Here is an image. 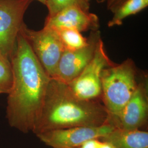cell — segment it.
I'll return each instance as SVG.
<instances>
[{"mask_svg": "<svg viewBox=\"0 0 148 148\" xmlns=\"http://www.w3.org/2000/svg\"><path fill=\"white\" fill-rule=\"evenodd\" d=\"M13 79L10 59L0 53V95L8 94L12 86Z\"/></svg>", "mask_w": 148, "mask_h": 148, "instance_id": "cell-14", "label": "cell"}, {"mask_svg": "<svg viewBox=\"0 0 148 148\" xmlns=\"http://www.w3.org/2000/svg\"><path fill=\"white\" fill-rule=\"evenodd\" d=\"M148 116V80L138 82L133 95L117 116L108 121L115 128L140 130L146 125Z\"/></svg>", "mask_w": 148, "mask_h": 148, "instance_id": "cell-9", "label": "cell"}, {"mask_svg": "<svg viewBox=\"0 0 148 148\" xmlns=\"http://www.w3.org/2000/svg\"><path fill=\"white\" fill-rule=\"evenodd\" d=\"M101 84V101L109 113V121L120 114L137 88V68L134 61L127 58L104 69Z\"/></svg>", "mask_w": 148, "mask_h": 148, "instance_id": "cell-3", "label": "cell"}, {"mask_svg": "<svg viewBox=\"0 0 148 148\" xmlns=\"http://www.w3.org/2000/svg\"><path fill=\"white\" fill-rule=\"evenodd\" d=\"M90 0H47L46 5L47 7L48 16H53L64 9L70 6H77L89 11Z\"/></svg>", "mask_w": 148, "mask_h": 148, "instance_id": "cell-15", "label": "cell"}, {"mask_svg": "<svg viewBox=\"0 0 148 148\" xmlns=\"http://www.w3.org/2000/svg\"><path fill=\"white\" fill-rule=\"evenodd\" d=\"M20 32L46 73L53 78L64 51L57 32L46 27L36 31L29 29L24 23Z\"/></svg>", "mask_w": 148, "mask_h": 148, "instance_id": "cell-4", "label": "cell"}, {"mask_svg": "<svg viewBox=\"0 0 148 148\" xmlns=\"http://www.w3.org/2000/svg\"><path fill=\"white\" fill-rule=\"evenodd\" d=\"M125 1L126 0H108L106 1L107 10L113 13L117 8Z\"/></svg>", "mask_w": 148, "mask_h": 148, "instance_id": "cell-16", "label": "cell"}, {"mask_svg": "<svg viewBox=\"0 0 148 148\" xmlns=\"http://www.w3.org/2000/svg\"><path fill=\"white\" fill-rule=\"evenodd\" d=\"M101 143L99 139H92L85 142L79 148H98Z\"/></svg>", "mask_w": 148, "mask_h": 148, "instance_id": "cell-17", "label": "cell"}, {"mask_svg": "<svg viewBox=\"0 0 148 148\" xmlns=\"http://www.w3.org/2000/svg\"><path fill=\"white\" fill-rule=\"evenodd\" d=\"M143 1H144V2H145L146 4L148 5V0H143Z\"/></svg>", "mask_w": 148, "mask_h": 148, "instance_id": "cell-21", "label": "cell"}, {"mask_svg": "<svg viewBox=\"0 0 148 148\" xmlns=\"http://www.w3.org/2000/svg\"><path fill=\"white\" fill-rule=\"evenodd\" d=\"M98 148H115L111 143L106 142H101Z\"/></svg>", "mask_w": 148, "mask_h": 148, "instance_id": "cell-18", "label": "cell"}, {"mask_svg": "<svg viewBox=\"0 0 148 148\" xmlns=\"http://www.w3.org/2000/svg\"><path fill=\"white\" fill-rule=\"evenodd\" d=\"M148 6L143 0H126L113 13V16L108 23L109 27L120 26L129 16L137 14Z\"/></svg>", "mask_w": 148, "mask_h": 148, "instance_id": "cell-12", "label": "cell"}, {"mask_svg": "<svg viewBox=\"0 0 148 148\" xmlns=\"http://www.w3.org/2000/svg\"><path fill=\"white\" fill-rule=\"evenodd\" d=\"M108 0H95V1L98 3H103L104 2H106Z\"/></svg>", "mask_w": 148, "mask_h": 148, "instance_id": "cell-19", "label": "cell"}, {"mask_svg": "<svg viewBox=\"0 0 148 148\" xmlns=\"http://www.w3.org/2000/svg\"><path fill=\"white\" fill-rule=\"evenodd\" d=\"M115 128L107 123L97 127L79 126L52 130L37 134V137L46 145L53 148H79L92 139H100Z\"/></svg>", "mask_w": 148, "mask_h": 148, "instance_id": "cell-7", "label": "cell"}, {"mask_svg": "<svg viewBox=\"0 0 148 148\" xmlns=\"http://www.w3.org/2000/svg\"><path fill=\"white\" fill-rule=\"evenodd\" d=\"M99 140L111 143L115 148H148V132L140 130L114 128Z\"/></svg>", "mask_w": 148, "mask_h": 148, "instance_id": "cell-11", "label": "cell"}, {"mask_svg": "<svg viewBox=\"0 0 148 148\" xmlns=\"http://www.w3.org/2000/svg\"><path fill=\"white\" fill-rule=\"evenodd\" d=\"M109 116L101 101L81 99L74 95L66 84L51 78L32 132L36 135L71 127L100 126L108 123Z\"/></svg>", "mask_w": 148, "mask_h": 148, "instance_id": "cell-2", "label": "cell"}, {"mask_svg": "<svg viewBox=\"0 0 148 148\" xmlns=\"http://www.w3.org/2000/svg\"><path fill=\"white\" fill-rule=\"evenodd\" d=\"M114 64L109 58L101 39L90 63L78 76L67 84L69 89L81 99L101 101L102 71Z\"/></svg>", "mask_w": 148, "mask_h": 148, "instance_id": "cell-5", "label": "cell"}, {"mask_svg": "<svg viewBox=\"0 0 148 148\" xmlns=\"http://www.w3.org/2000/svg\"><path fill=\"white\" fill-rule=\"evenodd\" d=\"M33 0H0V53L11 59L24 16Z\"/></svg>", "mask_w": 148, "mask_h": 148, "instance_id": "cell-6", "label": "cell"}, {"mask_svg": "<svg viewBox=\"0 0 148 148\" xmlns=\"http://www.w3.org/2000/svg\"><path fill=\"white\" fill-rule=\"evenodd\" d=\"M101 39L99 30L92 31L85 47L75 51L64 50L53 78L67 84L78 76L93 58Z\"/></svg>", "mask_w": 148, "mask_h": 148, "instance_id": "cell-8", "label": "cell"}, {"mask_svg": "<svg viewBox=\"0 0 148 148\" xmlns=\"http://www.w3.org/2000/svg\"><path fill=\"white\" fill-rule=\"evenodd\" d=\"M36 1H38V2H41V3H42L43 5H46V2L47 0H36Z\"/></svg>", "mask_w": 148, "mask_h": 148, "instance_id": "cell-20", "label": "cell"}, {"mask_svg": "<svg viewBox=\"0 0 148 148\" xmlns=\"http://www.w3.org/2000/svg\"><path fill=\"white\" fill-rule=\"evenodd\" d=\"M64 50L75 51L85 47L88 42L87 38L74 29H62L57 31Z\"/></svg>", "mask_w": 148, "mask_h": 148, "instance_id": "cell-13", "label": "cell"}, {"mask_svg": "<svg viewBox=\"0 0 148 148\" xmlns=\"http://www.w3.org/2000/svg\"><path fill=\"white\" fill-rule=\"evenodd\" d=\"M10 61L13 79L8 94L6 118L11 127L27 133L33 131L40 116L51 77L21 32Z\"/></svg>", "mask_w": 148, "mask_h": 148, "instance_id": "cell-1", "label": "cell"}, {"mask_svg": "<svg viewBox=\"0 0 148 148\" xmlns=\"http://www.w3.org/2000/svg\"><path fill=\"white\" fill-rule=\"evenodd\" d=\"M44 27L56 31L68 29L82 32L99 30L100 22L99 17L95 13L77 6H70L54 16H47Z\"/></svg>", "mask_w": 148, "mask_h": 148, "instance_id": "cell-10", "label": "cell"}]
</instances>
